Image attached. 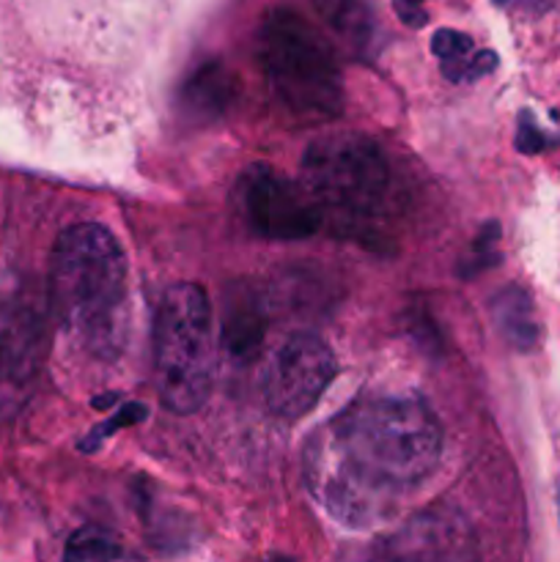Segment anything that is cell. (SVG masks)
Segmentation results:
<instances>
[{
  "instance_id": "ba28073f",
  "label": "cell",
  "mask_w": 560,
  "mask_h": 562,
  "mask_svg": "<svg viewBox=\"0 0 560 562\" xmlns=\"http://www.w3.org/2000/svg\"><path fill=\"white\" fill-rule=\"evenodd\" d=\"M42 362V318L20 307L0 324V420L14 417L31 398Z\"/></svg>"
},
{
  "instance_id": "44dd1931",
  "label": "cell",
  "mask_w": 560,
  "mask_h": 562,
  "mask_svg": "<svg viewBox=\"0 0 560 562\" xmlns=\"http://www.w3.org/2000/svg\"><path fill=\"white\" fill-rule=\"evenodd\" d=\"M558 514H560V494H558Z\"/></svg>"
},
{
  "instance_id": "2e32d148",
  "label": "cell",
  "mask_w": 560,
  "mask_h": 562,
  "mask_svg": "<svg viewBox=\"0 0 560 562\" xmlns=\"http://www.w3.org/2000/svg\"><path fill=\"white\" fill-rule=\"evenodd\" d=\"M516 146H519L522 154H536L547 146V137L544 132L533 124L530 113H522L519 119V135H516Z\"/></svg>"
},
{
  "instance_id": "d6986e66",
  "label": "cell",
  "mask_w": 560,
  "mask_h": 562,
  "mask_svg": "<svg viewBox=\"0 0 560 562\" xmlns=\"http://www.w3.org/2000/svg\"><path fill=\"white\" fill-rule=\"evenodd\" d=\"M494 3H497V5H505V3H508V0H494Z\"/></svg>"
},
{
  "instance_id": "6da1fadb",
  "label": "cell",
  "mask_w": 560,
  "mask_h": 562,
  "mask_svg": "<svg viewBox=\"0 0 560 562\" xmlns=\"http://www.w3.org/2000/svg\"><path fill=\"white\" fill-rule=\"evenodd\" d=\"M443 453V428L415 395H371L313 437L307 477L346 527H371L426 481Z\"/></svg>"
},
{
  "instance_id": "7c38bea8",
  "label": "cell",
  "mask_w": 560,
  "mask_h": 562,
  "mask_svg": "<svg viewBox=\"0 0 560 562\" xmlns=\"http://www.w3.org/2000/svg\"><path fill=\"white\" fill-rule=\"evenodd\" d=\"M64 558L75 562L115 560V558H124V549L119 547L113 532L102 530V527H82V530H77L75 536L66 541Z\"/></svg>"
},
{
  "instance_id": "9a60e30c",
  "label": "cell",
  "mask_w": 560,
  "mask_h": 562,
  "mask_svg": "<svg viewBox=\"0 0 560 562\" xmlns=\"http://www.w3.org/2000/svg\"><path fill=\"white\" fill-rule=\"evenodd\" d=\"M143 417H146V406H143V404H126V406H121L119 415L110 417L108 423H102V426L93 428V434L86 439V442H80V448L86 450V453H93V450H97L99 445L104 442V439L113 437V434L119 431V428L135 426V423H141Z\"/></svg>"
},
{
  "instance_id": "5bb4252c",
  "label": "cell",
  "mask_w": 560,
  "mask_h": 562,
  "mask_svg": "<svg viewBox=\"0 0 560 562\" xmlns=\"http://www.w3.org/2000/svg\"><path fill=\"white\" fill-rule=\"evenodd\" d=\"M318 3L338 31L349 33V36H362L368 31L366 9L357 0H318Z\"/></svg>"
},
{
  "instance_id": "7a4b0ae2",
  "label": "cell",
  "mask_w": 560,
  "mask_h": 562,
  "mask_svg": "<svg viewBox=\"0 0 560 562\" xmlns=\"http://www.w3.org/2000/svg\"><path fill=\"white\" fill-rule=\"evenodd\" d=\"M49 300L66 333L97 355L119 340L126 316V258L104 225L80 223L58 236Z\"/></svg>"
},
{
  "instance_id": "e0dca14e",
  "label": "cell",
  "mask_w": 560,
  "mask_h": 562,
  "mask_svg": "<svg viewBox=\"0 0 560 562\" xmlns=\"http://www.w3.org/2000/svg\"><path fill=\"white\" fill-rule=\"evenodd\" d=\"M395 11H399L401 20H404L406 25H412V27L426 25V20H428V14L423 11V5L406 3V0H395Z\"/></svg>"
},
{
  "instance_id": "ac0fdd59",
  "label": "cell",
  "mask_w": 560,
  "mask_h": 562,
  "mask_svg": "<svg viewBox=\"0 0 560 562\" xmlns=\"http://www.w3.org/2000/svg\"><path fill=\"white\" fill-rule=\"evenodd\" d=\"M110 401H115V395H104V398H97V401H93V404H97V406H108Z\"/></svg>"
},
{
  "instance_id": "5b68a950",
  "label": "cell",
  "mask_w": 560,
  "mask_h": 562,
  "mask_svg": "<svg viewBox=\"0 0 560 562\" xmlns=\"http://www.w3.org/2000/svg\"><path fill=\"white\" fill-rule=\"evenodd\" d=\"M302 184L318 209L338 220H368L390 190V168L382 148L357 132H333L307 148Z\"/></svg>"
},
{
  "instance_id": "4fadbf2b",
  "label": "cell",
  "mask_w": 560,
  "mask_h": 562,
  "mask_svg": "<svg viewBox=\"0 0 560 562\" xmlns=\"http://www.w3.org/2000/svg\"><path fill=\"white\" fill-rule=\"evenodd\" d=\"M261 318L253 316V313H239V316H228L225 322V346L231 349V355L247 357L256 351V346L261 344Z\"/></svg>"
},
{
  "instance_id": "30bf717a",
  "label": "cell",
  "mask_w": 560,
  "mask_h": 562,
  "mask_svg": "<svg viewBox=\"0 0 560 562\" xmlns=\"http://www.w3.org/2000/svg\"><path fill=\"white\" fill-rule=\"evenodd\" d=\"M494 322H497V329L505 335V340L516 346V349H533L538 344V329L536 313H533L530 296L525 294L516 285H508V289L500 291L494 296Z\"/></svg>"
},
{
  "instance_id": "8992f818",
  "label": "cell",
  "mask_w": 560,
  "mask_h": 562,
  "mask_svg": "<svg viewBox=\"0 0 560 562\" xmlns=\"http://www.w3.org/2000/svg\"><path fill=\"white\" fill-rule=\"evenodd\" d=\"M236 212L253 234L264 239L296 241L322 228V209L305 184L269 165H250L234 187Z\"/></svg>"
},
{
  "instance_id": "277c9868",
  "label": "cell",
  "mask_w": 560,
  "mask_h": 562,
  "mask_svg": "<svg viewBox=\"0 0 560 562\" xmlns=\"http://www.w3.org/2000/svg\"><path fill=\"white\" fill-rule=\"evenodd\" d=\"M154 379L165 409L192 415L214 382L212 307L201 285H170L154 316Z\"/></svg>"
},
{
  "instance_id": "3957f363",
  "label": "cell",
  "mask_w": 560,
  "mask_h": 562,
  "mask_svg": "<svg viewBox=\"0 0 560 562\" xmlns=\"http://www.w3.org/2000/svg\"><path fill=\"white\" fill-rule=\"evenodd\" d=\"M258 60L280 102L300 119L340 115L344 82L333 44L294 9H275L264 16Z\"/></svg>"
},
{
  "instance_id": "ffe728a7",
  "label": "cell",
  "mask_w": 560,
  "mask_h": 562,
  "mask_svg": "<svg viewBox=\"0 0 560 562\" xmlns=\"http://www.w3.org/2000/svg\"><path fill=\"white\" fill-rule=\"evenodd\" d=\"M406 3H417V5H421V3H423V0H406Z\"/></svg>"
},
{
  "instance_id": "9c48e42d",
  "label": "cell",
  "mask_w": 560,
  "mask_h": 562,
  "mask_svg": "<svg viewBox=\"0 0 560 562\" xmlns=\"http://www.w3.org/2000/svg\"><path fill=\"white\" fill-rule=\"evenodd\" d=\"M236 97V77L220 60L198 66L190 80L181 88V110L192 121H212L234 102Z\"/></svg>"
},
{
  "instance_id": "52a82bcc",
  "label": "cell",
  "mask_w": 560,
  "mask_h": 562,
  "mask_svg": "<svg viewBox=\"0 0 560 562\" xmlns=\"http://www.w3.org/2000/svg\"><path fill=\"white\" fill-rule=\"evenodd\" d=\"M335 357L318 335L296 333L280 346L264 373V398L283 420H300L327 393Z\"/></svg>"
},
{
  "instance_id": "8fae6325",
  "label": "cell",
  "mask_w": 560,
  "mask_h": 562,
  "mask_svg": "<svg viewBox=\"0 0 560 562\" xmlns=\"http://www.w3.org/2000/svg\"><path fill=\"white\" fill-rule=\"evenodd\" d=\"M432 49L439 64H443V75L450 82H467V66H470L472 53H475V44L467 33L443 27V31L434 33Z\"/></svg>"
}]
</instances>
